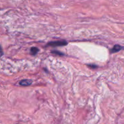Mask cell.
Returning a JSON list of instances; mask_svg holds the SVG:
<instances>
[{"label": "cell", "instance_id": "1", "mask_svg": "<svg viewBox=\"0 0 124 124\" xmlns=\"http://www.w3.org/2000/svg\"><path fill=\"white\" fill-rule=\"evenodd\" d=\"M68 44V43L66 41H52L47 44V46H65Z\"/></svg>", "mask_w": 124, "mask_h": 124}, {"label": "cell", "instance_id": "2", "mask_svg": "<svg viewBox=\"0 0 124 124\" xmlns=\"http://www.w3.org/2000/svg\"><path fill=\"white\" fill-rule=\"evenodd\" d=\"M124 49V47L119 45H114V47H113L112 49L110 50V52L111 53H116V52H117L119 51H121L122 49Z\"/></svg>", "mask_w": 124, "mask_h": 124}, {"label": "cell", "instance_id": "3", "mask_svg": "<svg viewBox=\"0 0 124 124\" xmlns=\"http://www.w3.org/2000/svg\"><path fill=\"white\" fill-rule=\"evenodd\" d=\"M32 83V81L31 80L25 79L20 81V85L21 86H27L31 85Z\"/></svg>", "mask_w": 124, "mask_h": 124}, {"label": "cell", "instance_id": "4", "mask_svg": "<svg viewBox=\"0 0 124 124\" xmlns=\"http://www.w3.org/2000/svg\"><path fill=\"white\" fill-rule=\"evenodd\" d=\"M39 51V49L35 47H32L31 49V54L32 55H35L37 54V52Z\"/></svg>", "mask_w": 124, "mask_h": 124}, {"label": "cell", "instance_id": "5", "mask_svg": "<svg viewBox=\"0 0 124 124\" xmlns=\"http://www.w3.org/2000/svg\"><path fill=\"white\" fill-rule=\"evenodd\" d=\"M51 52L53 54H57V55H63V53H62V52H59V51H52Z\"/></svg>", "mask_w": 124, "mask_h": 124}, {"label": "cell", "instance_id": "6", "mask_svg": "<svg viewBox=\"0 0 124 124\" xmlns=\"http://www.w3.org/2000/svg\"><path fill=\"white\" fill-rule=\"evenodd\" d=\"M0 54H3V49H2V47H1V45H0Z\"/></svg>", "mask_w": 124, "mask_h": 124}, {"label": "cell", "instance_id": "7", "mask_svg": "<svg viewBox=\"0 0 124 124\" xmlns=\"http://www.w3.org/2000/svg\"><path fill=\"white\" fill-rule=\"evenodd\" d=\"M3 54H0V57H1V55H3Z\"/></svg>", "mask_w": 124, "mask_h": 124}]
</instances>
